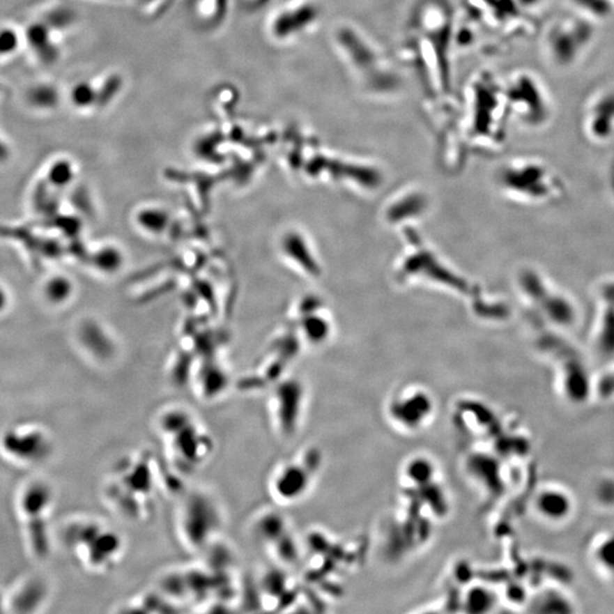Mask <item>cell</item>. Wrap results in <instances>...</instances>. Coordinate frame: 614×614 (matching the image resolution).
<instances>
[{"mask_svg":"<svg viewBox=\"0 0 614 614\" xmlns=\"http://www.w3.org/2000/svg\"><path fill=\"white\" fill-rule=\"evenodd\" d=\"M312 473L302 457H293L275 466L270 473L266 489L271 500L279 505H291L307 494Z\"/></svg>","mask_w":614,"mask_h":614,"instance_id":"7","label":"cell"},{"mask_svg":"<svg viewBox=\"0 0 614 614\" xmlns=\"http://www.w3.org/2000/svg\"><path fill=\"white\" fill-rule=\"evenodd\" d=\"M614 129V93L596 102L590 118V132L597 139H606Z\"/></svg>","mask_w":614,"mask_h":614,"instance_id":"16","label":"cell"},{"mask_svg":"<svg viewBox=\"0 0 614 614\" xmlns=\"http://www.w3.org/2000/svg\"><path fill=\"white\" fill-rule=\"evenodd\" d=\"M138 222L142 228L148 230L151 233H161L167 227L169 215L161 208L151 207L140 212Z\"/></svg>","mask_w":614,"mask_h":614,"instance_id":"21","label":"cell"},{"mask_svg":"<svg viewBox=\"0 0 614 614\" xmlns=\"http://www.w3.org/2000/svg\"><path fill=\"white\" fill-rule=\"evenodd\" d=\"M535 511L540 518L551 523L568 520L574 511V500L568 491L555 486L544 487L534 500Z\"/></svg>","mask_w":614,"mask_h":614,"instance_id":"13","label":"cell"},{"mask_svg":"<svg viewBox=\"0 0 614 614\" xmlns=\"http://www.w3.org/2000/svg\"><path fill=\"white\" fill-rule=\"evenodd\" d=\"M522 6L531 7L540 3V0H518Z\"/></svg>","mask_w":614,"mask_h":614,"instance_id":"26","label":"cell"},{"mask_svg":"<svg viewBox=\"0 0 614 614\" xmlns=\"http://www.w3.org/2000/svg\"><path fill=\"white\" fill-rule=\"evenodd\" d=\"M64 540L77 565L86 574L96 577L113 574L127 553L123 532L99 516L72 520L65 528Z\"/></svg>","mask_w":614,"mask_h":614,"instance_id":"3","label":"cell"},{"mask_svg":"<svg viewBox=\"0 0 614 614\" xmlns=\"http://www.w3.org/2000/svg\"><path fill=\"white\" fill-rule=\"evenodd\" d=\"M535 612L538 613H570L572 603L567 596L556 590H545L535 597Z\"/></svg>","mask_w":614,"mask_h":614,"instance_id":"19","label":"cell"},{"mask_svg":"<svg viewBox=\"0 0 614 614\" xmlns=\"http://www.w3.org/2000/svg\"><path fill=\"white\" fill-rule=\"evenodd\" d=\"M26 40L43 62L52 63L56 59L53 46L49 41V32L46 25L34 23L26 30Z\"/></svg>","mask_w":614,"mask_h":614,"instance_id":"18","label":"cell"},{"mask_svg":"<svg viewBox=\"0 0 614 614\" xmlns=\"http://www.w3.org/2000/svg\"><path fill=\"white\" fill-rule=\"evenodd\" d=\"M503 185L509 190L534 201H550L562 192L561 183L546 167L525 163L509 167L503 173Z\"/></svg>","mask_w":614,"mask_h":614,"instance_id":"6","label":"cell"},{"mask_svg":"<svg viewBox=\"0 0 614 614\" xmlns=\"http://www.w3.org/2000/svg\"><path fill=\"white\" fill-rule=\"evenodd\" d=\"M185 479L167 466L163 456L140 448L118 457L102 480L105 507L130 525H144L158 511L162 498L179 496Z\"/></svg>","mask_w":614,"mask_h":614,"instance_id":"1","label":"cell"},{"mask_svg":"<svg viewBox=\"0 0 614 614\" xmlns=\"http://www.w3.org/2000/svg\"><path fill=\"white\" fill-rule=\"evenodd\" d=\"M162 456L181 478L188 479L206 466L215 453V438L192 408L165 405L154 417Z\"/></svg>","mask_w":614,"mask_h":614,"instance_id":"2","label":"cell"},{"mask_svg":"<svg viewBox=\"0 0 614 614\" xmlns=\"http://www.w3.org/2000/svg\"><path fill=\"white\" fill-rule=\"evenodd\" d=\"M435 410L431 396L419 388H408L397 392L388 405L389 420L396 428L406 432L419 431L429 422Z\"/></svg>","mask_w":614,"mask_h":614,"instance_id":"8","label":"cell"},{"mask_svg":"<svg viewBox=\"0 0 614 614\" xmlns=\"http://www.w3.org/2000/svg\"><path fill=\"white\" fill-rule=\"evenodd\" d=\"M520 286L534 307L532 313L553 327H570L577 320L574 302L536 270L522 272Z\"/></svg>","mask_w":614,"mask_h":614,"instance_id":"5","label":"cell"},{"mask_svg":"<svg viewBox=\"0 0 614 614\" xmlns=\"http://www.w3.org/2000/svg\"><path fill=\"white\" fill-rule=\"evenodd\" d=\"M593 34V26L585 21L576 22L570 28L553 29L548 41L553 57L560 64H570L579 50L590 43Z\"/></svg>","mask_w":614,"mask_h":614,"instance_id":"12","label":"cell"},{"mask_svg":"<svg viewBox=\"0 0 614 614\" xmlns=\"http://www.w3.org/2000/svg\"><path fill=\"white\" fill-rule=\"evenodd\" d=\"M592 558L599 571L614 583V530L605 531L597 538Z\"/></svg>","mask_w":614,"mask_h":614,"instance_id":"17","label":"cell"},{"mask_svg":"<svg viewBox=\"0 0 614 614\" xmlns=\"http://www.w3.org/2000/svg\"><path fill=\"white\" fill-rule=\"evenodd\" d=\"M574 1L577 6L596 17L604 19L612 13V3L610 0H574Z\"/></svg>","mask_w":614,"mask_h":614,"instance_id":"23","label":"cell"},{"mask_svg":"<svg viewBox=\"0 0 614 614\" xmlns=\"http://www.w3.org/2000/svg\"><path fill=\"white\" fill-rule=\"evenodd\" d=\"M509 97L513 102L523 104L522 106L525 107V114L531 123H540L546 118L547 108L543 95L530 77H521L516 86H513Z\"/></svg>","mask_w":614,"mask_h":614,"instance_id":"14","label":"cell"},{"mask_svg":"<svg viewBox=\"0 0 614 614\" xmlns=\"http://www.w3.org/2000/svg\"><path fill=\"white\" fill-rule=\"evenodd\" d=\"M95 266L99 271L104 272L106 275H113L123 266V255L118 248L106 246L96 254Z\"/></svg>","mask_w":614,"mask_h":614,"instance_id":"20","label":"cell"},{"mask_svg":"<svg viewBox=\"0 0 614 614\" xmlns=\"http://www.w3.org/2000/svg\"><path fill=\"white\" fill-rule=\"evenodd\" d=\"M596 497L604 507H614V479L605 478L596 487Z\"/></svg>","mask_w":614,"mask_h":614,"instance_id":"24","label":"cell"},{"mask_svg":"<svg viewBox=\"0 0 614 614\" xmlns=\"http://www.w3.org/2000/svg\"><path fill=\"white\" fill-rule=\"evenodd\" d=\"M300 386L281 383L268 401V413L275 432L281 437H289L296 432L300 420Z\"/></svg>","mask_w":614,"mask_h":614,"instance_id":"10","label":"cell"},{"mask_svg":"<svg viewBox=\"0 0 614 614\" xmlns=\"http://www.w3.org/2000/svg\"><path fill=\"white\" fill-rule=\"evenodd\" d=\"M29 102L38 108H49L56 102V93L48 86H38L28 93Z\"/></svg>","mask_w":614,"mask_h":614,"instance_id":"22","label":"cell"},{"mask_svg":"<svg viewBox=\"0 0 614 614\" xmlns=\"http://www.w3.org/2000/svg\"><path fill=\"white\" fill-rule=\"evenodd\" d=\"M250 531L257 544L272 558L284 562L293 559V542L287 521L279 513L266 509L257 513L250 523Z\"/></svg>","mask_w":614,"mask_h":614,"instance_id":"9","label":"cell"},{"mask_svg":"<svg viewBox=\"0 0 614 614\" xmlns=\"http://www.w3.org/2000/svg\"><path fill=\"white\" fill-rule=\"evenodd\" d=\"M594 328V346L603 358H614V279L602 284Z\"/></svg>","mask_w":614,"mask_h":614,"instance_id":"11","label":"cell"},{"mask_svg":"<svg viewBox=\"0 0 614 614\" xmlns=\"http://www.w3.org/2000/svg\"><path fill=\"white\" fill-rule=\"evenodd\" d=\"M19 46V36L10 29H3L0 31V56L14 53Z\"/></svg>","mask_w":614,"mask_h":614,"instance_id":"25","label":"cell"},{"mask_svg":"<svg viewBox=\"0 0 614 614\" xmlns=\"http://www.w3.org/2000/svg\"><path fill=\"white\" fill-rule=\"evenodd\" d=\"M174 511V534L180 547L198 555L221 540L226 512L221 500L205 487L185 489Z\"/></svg>","mask_w":614,"mask_h":614,"instance_id":"4","label":"cell"},{"mask_svg":"<svg viewBox=\"0 0 614 614\" xmlns=\"http://www.w3.org/2000/svg\"><path fill=\"white\" fill-rule=\"evenodd\" d=\"M229 388V376L219 365L206 367L201 370L194 385V395L199 401L213 403L222 399Z\"/></svg>","mask_w":614,"mask_h":614,"instance_id":"15","label":"cell"}]
</instances>
